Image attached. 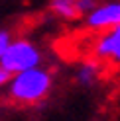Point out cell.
Returning <instances> with one entry per match:
<instances>
[{
    "mask_svg": "<svg viewBox=\"0 0 120 121\" xmlns=\"http://www.w3.org/2000/svg\"><path fill=\"white\" fill-rule=\"evenodd\" d=\"M6 94L18 105H37L41 104L53 90V74L45 66H34V69L10 74L6 82Z\"/></svg>",
    "mask_w": 120,
    "mask_h": 121,
    "instance_id": "1",
    "label": "cell"
},
{
    "mask_svg": "<svg viewBox=\"0 0 120 121\" xmlns=\"http://www.w3.org/2000/svg\"><path fill=\"white\" fill-rule=\"evenodd\" d=\"M43 60V53L32 39H26V37H16L8 43L2 59H0V66L10 72L16 74L22 70L34 69V66H40Z\"/></svg>",
    "mask_w": 120,
    "mask_h": 121,
    "instance_id": "2",
    "label": "cell"
},
{
    "mask_svg": "<svg viewBox=\"0 0 120 121\" xmlns=\"http://www.w3.org/2000/svg\"><path fill=\"white\" fill-rule=\"evenodd\" d=\"M85 26L91 31H104V29L120 26V0H102L85 16Z\"/></svg>",
    "mask_w": 120,
    "mask_h": 121,
    "instance_id": "3",
    "label": "cell"
},
{
    "mask_svg": "<svg viewBox=\"0 0 120 121\" xmlns=\"http://www.w3.org/2000/svg\"><path fill=\"white\" fill-rule=\"evenodd\" d=\"M93 55L96 60L120 65V26L99 31V37L93 41Z\"/></svg>",
    "mask_w": 120,
    "mask_h": 121,
    "instance_id": "4",
    "label": "cell"
},
{
    "mask_svg": "<svg viewBox=\"0 0 120 121\" xmlns=\"http://www.w3.org/2000/svg\"><path fill=\"white\" fill-rule=\"evenodd\" d=\"M99 78H100V60H96V59L83 60V63L77 66V70H75V80H77L81 86H85V88L96 84Z\"/></svg>",
    "mask_w": 120,
    "mask_h": 121,
    "instance_id": "5",
    "label": "cell"
},
{
    "mask_svg": "<svg viewBox=\"0 0 120 121\" xmlns=\"http://www.w3.org/2000/svg\"><path fill=\"white\" fill-rule=\"evenodd\" d=\"M49 10L61 20H75L79 16L75 0H49Z\"/></svg>",
    "mask_w": 120,
    "mask_h": 121,
    "instance_id": "6",
    "label": "cell"
},
{
    "mask_svg": "<svg viewBox=\"0 0 120 121\" xmlns=\"http://www.w3.org/2000/svg\"><path fill=\"white\" fill-rule=\"evenodd\" d=\"M75 4H77V12H79V16H87V14L91 12L99 2H96V0H75Z\"/></svg>",
    "mask_w": 120,
    "mask_h": 121,
    "instance_id": "7",
    "label": "cell"
},
{
    "mask_svg": "<svg viewBox=\"0 0 120 121\" xmlns=\"http://www.w3.org/2000/svg\"><path fill=\"white\" fill-rule=\"evenodd\" d=\"M12 41V33L8 29H0V59H2L6 47H8V43Z\"/></svg>",
    "mask_w": 120,
    "mask_h": 121,
    "instance_id": "8",
    "label": "cell"
},
{
    "mask_svg": "<svg viewBox=\"0 0 120 121\" xmlns=\"http://www.w3.org/2000/svg\"><path fill=\"white\" fill-rule=\"evenodd\" d=\"M8 80H10V72H6L2 66H0V88H4Z\"/></svg>",
    "mask_w": 120,
    "mask_h": 121,
    "instance_id": "9",
    "label": "cell"
}]
</instances>
